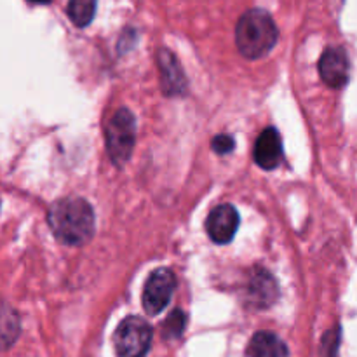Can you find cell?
Masks as SVG:
<instances>
[{
    "label": "cell",
    "mask_w": 357,
    "mask_h": 357,
    "mask_svg": "<svg viewBox=\"0 0 357 357\" xmlns=\"http://www.w3.org/2000/svg\"><path fill=\"white\" fill-rule=\"evenodd\" d=\"M185 328V314L180 312V310H174L169 316L167 323L164 324V333H166L167 338H178L181 333H183Z\"/></svg>",
    "instance_id": "obj_13"
},
{
    "label": "cell",
    "mask_w": 357,
    "mask_h": 357,
    "mask_svg": "<svg viewBox=\"0 0 357 357\" xmlns=\"http://www.w3.org/2000/svg\"><path fill=\"white\" fill-rule=\"evenodd\" d=\"M248 354L250 357H289L284 342L271 331H258L251 338Z\"/></svg>",
    "instance_id": "obj_10"
},
{
    "label": "cell",
    "mask_w": 357,
    "mask_h": 357,
    "mask_svg": "<svg viewBox=\"0 0 357 357\" xmlns=\"http://www.w3.org/2000/svg\"><path fill=\"white\" fill-rule=\"evenodd\" d=\"M250 295L255 303H260V307H267L275 298V282L272 275L265 271H258L250 282Z\"/></svg>",
    "instance_id": "obj_11"
},
{
    "label": "cell",
    "mask_w": 357,
    "mask_h": 357,
    "mask_svg": "<svg viewBox=\"0 0 357 357\" xmlns=\"http://www.w3.org/2000/svg\"><path fill=\"white\" fill-rule=\"evenodd\" d=\"M49 227L56 239L66 246H82L94 234V213L84 199H61L47 215Z\"/></svg>",
    "instance_id": "obj_1"
},
{
    "label": "cell",
    "mask_w": 357,
    "mask_h": 357,
    "mask_svg": "<svg viewBox=\"0 0 357 357\" xmlns=\"http://www.w3.org/2000/svg\"><path fill=\"white\" fill-rule=\"evenodd\" d=\"M211 146L216 153H220V155H225V153H230L234 149H236V142H234L232 136L218 135V136H215V139H213Z\"/></svg>",
    "instance_id": "obj_14"
},
{
    "label": "cell",
    "mask_w": 357,
    "mask_h": 357,
    "mask_svg": "<svg viewBox=\"0 0 357 357\" xmlns=\"http://www.w3.org/2000/svg\"><path fill=\"white\" fill-rule=\"evenodd\" d=\"M282 160V142L281 135L274 128L261 131L255 143V162L261 169H275Z\"/></svg>",
    "instance_id": "obj_8"
},
{
    "label": "cell",
    "mask_w": 357,
    "mask_h": 357,
    "mask_svg": "<svg viewBox=\"0 0 357 357\" xmlns=\"http://www.w3.org/2000/svg\"><path fill=\"white\" fill-rule=\"evenodd\" d=\"M30 2H33V3H49L51 0H30Z\"/></svg>",
    "instance_id": "obj_16"
},
{
    "label": "cell",
    "mask_w": 357,
    "mask_h": 357,
    "mask_svg": "<svg viewBox=\"0 0 357 357\" xmlns=\"http://www.w3.org/2000/svg\"><path fill=\"white\" fill-rule=\"evenodd\" d=\"M66 13L75 26H87L96 14V0H70Z\"/></svg>",
    "instance_id": "obj_12"
},
{
    "label": "cell",
    "mask_w": 357,
    "mask_h": 357,
    "mask_svg": "<svg viewBox=\"0 0 357 357\" xmlns=\"http://www.w3.org/2000/svg\"><path fill=\"white\" fill-rule=\"evenodd\" d=\"M321 79L330 87H344L349 80V58L342 47H328L319 59Z\"/></svg>",
    "instance_id": "obj_7"
},
{
    "label": "cell",
    "mask_w": 357,
    "mask_h": 357,
    "mask_svg": "<svg viewBox=\"0 0 357 357\" xmlns=\"http://www.w3.org/2000/svg\"><path fill=\"white\" fill-rule=\"evenodd\" d=\"M239 227V215L236 208L230 204L216 206L208 216L206 222V232L211 237L213 243L227 244L234 239Z\"/></svg>",
    "instance_id": "obj_6"
},
{
    "label": "cell",
    "mask_w": 357,
    "mask_h": 357,
    "mask_svg": "<svg viewBox=\"0 0 357 357\" xmlns=\"http://www.w3.org/2000/svg\"><path fill=\"white\" fill-rule=\"evenodd\" d=\"M135 115L129 110H126V108H122L110 119L107 126V150L115 166L121 167L122 164L128 162L132 153V149H135Z\"/></svg>",
    "instance_id": "obj_3"
},
{
    "label": "cell",
    "mask_w": 357,
    "mask_h": 357,
    "mask_svg": "<svg viewBox=\"0 0 357 357\" xmlns=\"http://www.w3.org/2000/svg\"><path fill=\"white\" fill-rule=\"evenodd\" d=\"M279 37L278 26L264 9H250L239 17L236 26V44L248 59L264 58L272 51Z\"/></svg>",
    "instance_id": "obj_2"
},
{
    "label": "cell",
    "mask_w": 357,
    "mask_h": 357,
    "mask_svg": "<svg viewBox=\"0 0 357 357\" xmlns=\"http://www.w3.org/2000/svg\"><path fill=\"white\" fill-rule=\"evenodd\" d=\"M159 66L160 75H162V89L167 96L183 93L185 89V75L181 66L178 65L173 52L160 49L159 51Z\"/></svg>",
    "instance_id": "obj_9"
},
{
    "label": "cell",
    "mask_w": 357,
    "mask_h": 357,
    "mask_svg": "<svg viewBox=\"0 0 357 357\" xmlns=\"http://www.w3.org/2000/svg\"><path fill=\"white\" fill-rule=\"evenodd\" d=\"M176 289V278L169 268H157L143 289V309L150 316H157L169 305Z\"/></svg>",
    "instance_id": "obj_5"
},
{
    "label": "cell",
    "mask_w": 357,
    "mask_h": 357,
    "mask_svg": "<svg viewBox=\"0 0 357 357\" xmlns=\"http://www.w3.org/2000/svg\"><path fill=\"white\" fill-rule=\"evenodd\" d=\"M150 344L152 328L142 317H128L115 330L114 347L117 357H145Z\"/></svg>",
    "instance_id": "obj_4"
},
{
    "label": "cell",
    "mask_w": 357,
    "mask_h": 357,
    "mask_svg": "<svg viewBox=\"0 0 357 357\" xmlns=\"http://www.w3.org/2000/svg\"><path fill=\"white\" fill-rule=\"evenodd\" d=\"M337 345H338V331H330L323 340L321 354H323V357H335V354H337Z\"/></svg>",
    "instance_id": "obj_15"
}]
</instances>
